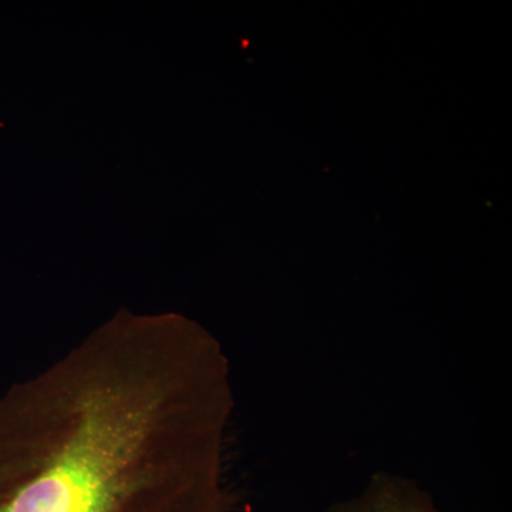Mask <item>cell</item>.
I'll return each instance as SVG.
<instances>
[{
  "label": "cell",
  "mask_w": 512,
  "mask_h": 512,
  "mask_svg": "<svg viewBox=\"0 0 512 512\" xmlns=\"http://www.w3.org/2000/svg\"><path fill=\"white\" fill-rule=\"evenodd\" d=\"M332 512H440L430 498L402 485L380 484Z\"/></svg>",
  "instance_id": "2"
},
{
  "label": "cell",
  "mask_w": 512,
  "mask_h": 512,
  "mask_svg": "<svg viewBox=\"0 0 512 512\" xmlns=\"http://www.w3.org/2000/svg\"><path fill=\"white\" fill-rule=\"evenodd\" d=\"M221 349L177 318H126L70 349L20 396L0 512H232Z\"/></svg>",
  "instance_id": "1"
}]
</instances>
